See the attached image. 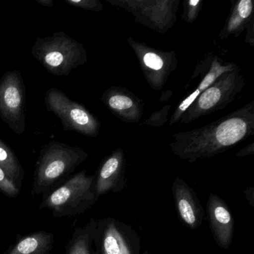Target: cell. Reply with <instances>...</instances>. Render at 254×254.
<instances>
[{"mask_svg": "<svg viewBox=\"0 0 254 254\" xmlns=\"http://www.w3.org/2000/svg\"><path fill=\"white\" fill-rule=\"evenodd\" d=\"M254 133V101L203 127L172 134L170 149L192 163L210 158L243 142Z\"/></svg>", "mask_w": 254, "mask_h": 254, "instance_id": "1", "label": "cell"}, {"mask_svg": "<svg viewBox=\"0 0 254 254\" xmlns=\"http://www.w3.org/2000/svg\"><path fill=\"white\" fill-rule=\"evenodd\" d=\"M88 154L78 146L51 141L44 145L37 160L31 194H47L62 185Z\"/></svg>", "mask_w": 254, "mask_h": 254, "instance_id": "2", "label": "cell"}, {"mask_svg": "<svg viewBox=\"0 0 254 254\" xmlns=\"http://www.w3.org/2000/svg\"><path fill=\"white\" fill-rule=\"evenodd\" d=\"M98 198L95 178L83 170L44 194L39 209H50L55 218L75 216L90 209Z\"/></svg>", "mask_w": 254, "mask_h": 254, "instance_id": "3", "label": "cell"}, {"mask_svg": "<svg viewBox=\"0 0 254 254\" xmlns=\"http://www.w3.org/2000/svg\"><path fill=\"white\" fill-rule=\"evenodd\" d=\"M32 54L50 73L56 76L69 75L72 69L82 66L87 61L84 46L64 32L37 38Z\"/></svg>", "mask_w": 254, "mask_h": 254, "instance_id": "4", "label": "cell"}, {"mask_svg": "<svg viewBox=\"0 0 254 254\" xmlns=\"http://www.w3.org/2000/svg\"><path fill=\"white\" fill-rule=\"evenodd\" d=\"M245 81L239 67L222 74L189 107L180 124L187 125L225 108L237 99Z\"/></svg>", "mask_w": 254, "mask_h": 254, "instance_id": "5", "label": "cell"}, {"mask_svg": "<svg viewBox=\"0 0 254 254\" xmlns=\"http://www.w3.org/2000/svg\"><path fill=\"white\" fill-rule=\"evenodd\" d=\"M45 103L47 110L60 120L65 131H75L90 137L99 135V120L85 107L71 100L64 92L51 88L47 92Z\"/></svg>", "mask_w": 254, "mask_h": 254, "instance_id": "6", "label": "cell"}, {"mask_svg": "<svg viewBox=\"0 0 254 254\" xmlns=\"http://www.w3.org/2000/svg\"><path fill=\"white\" fill-rule=\"evenodd\" d=\"M124 8L134 17L136 23L160 33H166L175 25L179 0H107Z\"/></svg>", "mask_w": 254, "mask_h": 254, "instance_id": "7", "label": "cell"}, {"mask_svg": "<svg viewBox=\"0 0 254 254\" xmlns=\"http://www.w3.org/2000/svg\"><path fill=\"white\" fill-rule=\"evenodd\" d=\"M0 117L17 135L26 130V87L17 70L5 72L0 78Z\"/></svg>", "mask_w": 254, "mask_h": 254, "instance_id": "8", "label": "cell"}, {"mask_svg": "<svg viewBox=\"0 0 254 254\" xmlns=\"http://www.w3.org/2000/svg\"><path fill=\"white\" fill-rule=\"evenodd\" d=\"M93 244L96 254H141L140 242L134 230L113 218L96 220Z\"/></svg>", "mask_w": 254, "mask_h": 254, "instance_id": "9", "label": "cell"}, {"mask_svg": "<svg viewBox=\"0 0 254 254\" xmlns=\"http://www.w3.org/2000/svg\"><path fill=\"white\" fill-rule=\"evenodd\" d=\"M127 41L137 58L148 85L153 90H162L178 66V60L175 52L157 50L135 41L133 38H128Z\"/></svg>", "mask_w": 254, "mask_h": 254, "instance_id": "10", "label": "cell"}, {"mask_svg": "<svg viewBox=\"0 0 254 254\" xmlns=\"http://www.w3.org/2000/svg\"><path fill=\"white\" fill-rule=\"evenodd\" d=\"M172 191L180 219L192 230L198 228L203 222L204 210L197 194L181 178H175Z\"/></svg>", "mask_w": 254, "mask_h": 254, "instance_id": "11", "label": "cell"}, {"mask_svg": "<svg viewBox=\"0 0 254 254\" xmlns=\"http://www.w3.org/2000/svg\"><path fill=\"white\" fill-rule=\"evenodd\" d=\"M203 67V78L199 82L198 85L187 96L185 99L181 101L178 106L175 108V112L171 117L170 126L179 123L181 117L184 115L185 111L188 109L189 107L194 102L196 99L206 90L209 86L212 85L222 74L230 71L234 70L239 67L236 64L227 63L223 62L221 59L217 56L209 55L206 57V71L204 72V63L203 61L200 62Z\"/></svg>", "mask_w": 254, "mask_h": 254, "instance_id": "12", "label": "cell"}, {"mask_svg": "<svg viewBox=\"0 0 254 254\" xmlns=\"http://www.w3.org/2000/svg\"><path fill=\"white\" fill-rule=\"evenodd\" d=\"M207 216L209 227L217 245L222 249H227L233 240L234 221L228 206L217 194H209Z\"/></svg>", "mask_w": 254, "mask_h": 254, "instance_id": "13", "label": "cell"}, {"mask_svg": "<svg viewBox=\"0 0 254 254\" xmlns=\"http://www.w3.org/2000/svg\"><path fill=\"white\" fill-rule=\"evenodd\" d=\"M102 101L116 117L125 123H137L142 118L143 102L127 89L111 87L102 94Z\"/></svg>", "mask_w": 254, "mask_h": 254, "instance_id": "14", "label": "cell"}, {"mask_svg": "<svg viewBox=\"0 0 254 254\" xmlns=\"http://www.w3.org/2000/svg\"><path fill=\"white\" fill-rule=\"evenodd\" d=\"M126 158L123 150H116L101 165L95 180V190L98 196L108 191L118 192L124 189Z\"/></svg>", "mask_w": 254, "mask_h": 254, "instance_id": "15", "label": "cell"}, {"mask_svg": "<svg viewBox=\"0 0 254 254\" xmlns=\"http://www.w3.org/2000/svg\"><path fill=\"white\" fill-rule=\"evenodd\" d=\"M55 235L39 230L26 236H17V240L3 254H52Z\"/></svg>", "mask_w": 254, "mask_h": 254, "instance_id": "16", "label": "cell"}, {"mask_svg": "<svg viewBox=\"0 0 254 254\" xmlns=\"http://www.w3.org/2000/svg\"><path fill=\"white\" fill-rule=\"evenodd\" d=\"M254 2L252 0H240L232 7L230 15L220 32L218 38L224 40L234 36L238 38L248 27L253 17Z\"/></svg>", "mask_w": 254, "mask_h": 254, "instance_id": "17", "label": "cell"}, {"mask_svg": "<svg viewBox=\"0 0 254 254\" xmlns=\"http://www.w3.org/2000/svg\"><path fill=\"white\" fill-rule=\"evenodd\" d=\"M96 221L91 218L84 227L74 230L72 238L66 246L65 254H93V232Z\"/></svg>", "mask_w": 254, "mask_h": 254, "instance_id": "18", "label": "cell"}, {"mask_svg": "<svg viewBox=\"0 0 254 254\" xmlns=\"http://www.w3.org/2000/svg\"><path fill=\"white\" fill-rule=\"evenodd\" d=\"M0 168L8 178L21 190L25 176L24 169L11 148L0 139Z\"/></svg>", "mask_w": 254, "mask_h": 254, "instance_id": "19", "label": "cell"}, {"mask_svg": "<svg viewBox=\"0 0 254 254\" xmlns=\"http://www.w3.org/2000/svg\"><path fill=\"white\" fill-rule=\"evenodd\" d=\"M203 0H185L184 2L183 20L187 23H192L201 11Z\"/></svg>", "mask_w": 254, "mask_h": 254, "instance_id": "20", "label": "cell"}, {"mask_svg": "<svg viewBox=\"0 0 254 254\" xmlns=\"http://www.w3.org/2000/svg\"><path fill=\"white\" fill-rule=\"evenodd\" d=\"M0 192L11 198L17 197L20 194L19 189L9 178L6 174L0 168Z\"/></svg>", "mask_w": 254, "mask_h": 254, "instance_id": "21", "label": "cell"}, {"mask_svg": "<svg viewBox=\"0 0 254 254\" xmlns=\"http://www.w3.org/2000/svg\"><path fill=\"white\" fill-rule=\"evenodd\" d=\"M65 2L71 6L88 11L99 12L103 9V5L98 0H65Z\"/></svg>", "mask_w": 254, "mask_h": 254, "instance_id": "22", "label": "cell"}, {"mask_svg": "<svg viewBox=\"0 0 254 254\" xmlns=\"http://www.w3.org/2000/svg\"><path fill=\"white\" fill-rule=\"evenodd\" d=\"M170 105H166V107L157 111V112L152 113L148 120L144 122L142 125H148V126H156V127H160L163 126L166 121H167V116L169 111H170Z\"/></svg>", "mask_w": 254, "mask_h": 254, "instance_id": "23", "label": "cell"}, {"mask_svg": "<svg viewBox=\"0 0 254 254\" xmlns=\"http://www.w3.org/2000/svg\"><path fill=\"white\" fill-rule=\"evenodd\" d=\"M247 35H246V39H245V41H246L248 44H249L252 47H254V19L251 20V23L248 25V27H247Z\"/></svg>", "mask_w": 254, "mask_h": 254, "instance_id": "24", "label": "cell"}, {"mask_svg": "<svg viewBox=\"0 0 254 254\" xmlns=\"http://www.w3.org/2000/svg\"><path fill=\"white\" fill-rule=\"evenodd\" d=\"M245 197L252 207L254 206V188L253 187H248L245 191Z\"/></svg>", "mask_w": 254, "mask_h": 254, "instance_id": "25", "label": "cell"}, {"mask_svg": "<svg viewBox=\"0 0 254 254\" xmlns=\"http://www.w3.org/2000/svg\"><path fill=\"white\" fill-rule=\"evenodd\" d=\"M254 143H251V145H248V146L245 147V148L239 151V152L236 154V156H237V157H244V156L253 154H254Z\"/></svg>", "mask_w": 254, "mask_h": 254, "instance_id": "26", "label": "cell"}, {"mask_svg": "<svg viewBox=\"0 0 254 254\" xmlns=\"http://www.w3.org/2000/svg\"><path fill=\"white\" fill-rule=\"evenodd\" d=\"M35 1L43 6L49 7V8H53L54 6V4L52 0H35Z\"/></svg>", "mask_w": 254, "mask_h": 254, "instance_id": "27", "label": "cell"}, {"mask_svg": "<svg viewBox=\"0 0 254 254\" xmlns=\"http://www.w3.org/2000/svg\"><path fill=\"white\" fill-rule=\"evenodd\" d=\"M142 254H150V253L148 252V251H145Z\"/></svg>", "mask_w": 254, "mask_h": 254, "instance_id": "28", "label": "cell"}]
</instances>
